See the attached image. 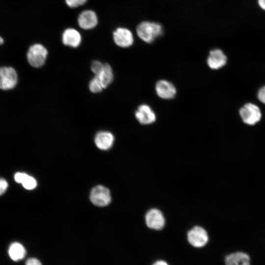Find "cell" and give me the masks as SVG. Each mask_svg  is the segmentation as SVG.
<instances>
[{
	"instance_id": "cell-7",
	"label": "cell",
	"mask_w": 265,
	"mask_h": 265,
	"mask_svg": "<svg viewBox=\"0 0 265 265\" xmlns=\"http://www.w3.org/2000/svg\"><path fill=\"white\" fill-rule=\"evenodd\" d=\"M115 43L120 47L127 48L133 43V36L130 30L125 27L117 28L113 33Z\"/></svg>"
},
{
	"instance_id": "cell-6",
	"label": "cell",
	"mask_w": 265,
	"mask_h": 265,
	"mask_svg": "<svg viewBox=\"0 0 265 265\" xmlns=\"http://www.w3.org/2000/svg\"><path fill=\"white\" fill-rule=\"evenodd\" d=\"M189 243L195 247H202L208 242L209 237L207 231L203 228L195 226L187 234Z\"/></svg>"
},
{
	"instance_id": "cell-19",
	"label": "cell",
	"mask_w": 265,
	"mask_h": 265,
	"mask_svg": "<svg viewBox=\"0 0 265 265\" xmlns=\"http://www.w3.org/2000/svg\"><path fill=\"white\" fill-rule=\"evenodd\" d=\"M89 87L90 90L93 93L100 92L103 89L99 79L96 76L90 81Z\"/></svg>"
},
{
	"instance_id": "cell-1",
	"label": "cell",
	"mask_w": 265,
	"mask_h": 265,
	"mask_svg": "<svg viewBox=\"0 0 265 265\" xmlns=\"http://www.w3.org/2000/svg\"><path fill=\"white\" fill-rule=\"evenodd\" d=\"M136 31L141 40L147 43H151L162 34L163 27L157 22L143 21L138 24Z\"/></svg>"
},
{
	"instance_id": "cell-25",
	"label": "cell",
	"mask_w": 265,
	"mask_h": 265,
	"mask_svg": "<svg viewBox=\"0 0 265 265\" xmlns=\"http://www.w3.org/2000/svg\"><path fill=\"white\" fill-rule=\"evenodd\" d=\"M257 3L259 6L265 11V0H257Z\"/></svg>"
},
{
	"instance_id": "cell-5",
	"label": "cell",
	"mask_w": 265,
	"mask_h": 265,
	"mask_svg": "<svg viewBox=\"0 0 265 265\" xmlns=\"http://www.w3.org/2000/svg\"><path fill=\"white\" fill-rule=\"evenodd\" d=\"M90 199L91 202L96 206H106L111 201L110 191L107 188L103 186H97L91 190Z\"/></svg>"
},
{
	"instance_id": "cell-14",
	"label": "cell",
	"mask_w": 265,
	"mask_h": 265,
	"mask_svg": "<svg viewBox=\"0 0 265 265\" xmlns=\"http://www.w3.org/2000/svg\"><path fill=\"white\" fill-rule=\"evenodd\" d=\"M62 39L65 45L76 48L80 45L81 37L78 31L74 28H69L63 32Z\"/></svg>"
},
{
	"instance_id": "cell-10",
	"label": "cell",
	"mask_w": 265,
	"mask_h": 265,
	"mask_svg": "<svg viewBox=\"0 0 265 265\" xmlns=\"http://www.w3.org/2000/svg\"><path fill=\"white\" fill-rule=\"evenodd\" d=\"M156 91L159 97L164 99H172L176 94L174 85L166 80H160L157 82Z\"/></svg>"
},
{
	"instance_id": "cell-18",
	"label": "cell",
	"mask_w": 265,
	"mask_h": 265,
	"mask_svg": "<svg viewBox=\"0 0 265 265\" xmlns=\"http://www.w3.org/2000/svg\"><path fill=\"white\" fill-rule=\"evenodd\" d=\"M8 254L12 260L18 261L24 258L26 254V250L22 244L15 242L10 244L8 249Z\"/></svg>"
},
{
	"instance_id": "cell-24",
	"label": "cell",
	"mask_w": 265,
	"mask_h": 265,
	"mask_svg": "<svg viewBox=\"0 0 265 265\" xmlns=\"http://www.w3.org/2000/svg\"><path fill=\"white\" fill-rule=\"evenodd\" d=\"M26 265H42V264L38 259L31 258L27 260Z\"/></svg>"
},
{
	"instance_id": "cell-23",
	"label": "cell",
	"mask_w": 265,
	"mask_h": 265,
	"mask_svg": "<svg viewBox=\"0 0 265 265\" xmlns=\"http://www.w3.org/2000/svg\"><path fill=\"white\" fill-rule=\"evenodd\" d=\"M258 98L263 103L265 104V86L262 87L258 92Z\"/></svg>"
},
{
	"instance_id": "cell-26",
	"label": "cell",
	"mask_w": 265,
	"mask_h": 265,
	"mask_svg": "<svg viewBox=\"0 0 265 265\" xmlns=\"http://www.w3.org/2000/svg\"><path fill=\"white\" fill-rule=\"evenodd\" d=\"M153 265H168V264L164 261L159 260L154 263Z\"/></svg>"
},
{
	"instance_id": "cell-13",
	"label": "cell",
	"mask_w": 265,
	"mask_h": 265,
	"mask_svg": "<svg viewBox=\"0 0 265 265\" xmlns=\"http://www.w3.org/2000/svg\"><path fill=\"white\" fill-rule=\"evenodd\" d=\"M226 265H251L250 258L246 253L237 251L225 257Z\"/></svg>"
},
{
	"instance_id": "cell-4",
	"label": "cell",
	"mask_w": 265,
	"mask_h": 265,
	"mask_svg": "<svg viewBox=\"0 0 265 265\" xmlns=\"http://www.w3.org/2000/svg\"><path fill=\"white\" fill-rule=\"evenodd\" d=\"M239 115L243 122L249 125H253L261 119L262 114L259 107L252 103L245 104L239 109Z\"/></svg>"
},
{
	"instance_id": "cell-11",
	"label": "cell",
	"mask_w": 265,
	"mask_h": 265,
	"mask_svg": "<svg viewBox=\"0 0 265 265\" xmlns=\"http://www.w3.org/2000/svg\"><path fill=\"white\" fill-rule=\"evenodd\" d=\"M79 26L83 29H90L95 27L98 23V18L94 11L87 10L82 11L78 19Z\"/></svg>"
},
{
	"instance_id": "cell-27",
	"label": "cell",
	"mask_w": 265,
	"mask_h": 265,
	"mask_svg": "<svg viewBox=\"0 0 265 265\" xmlns=\"http://www.w3.org/2000/svg\"><path fill=\"white\" fill-rule=\"evenodd\" d=\"M3 42V39L0 36V45L2 44Z\"/></svg>"
},
{
	"instance_id": "cell-16",
	"label": "cell",
	"mask_w": 265,
	"mask_h": 265,
	"mask_svg": "<svg viewBox=\"0 0 265 265\" xmlns=\"http://www.w3.org/2000/svg\"><path fill=\"white\" fill-rule=\"evenodd\" d=\"M14 179L16 182L22 184L24 187L26 189H33L37 186L36 180L25 173H16L14 175Z\"/></svg>"
},
{
	"instance_id": "cell-12",
	"label": "cell",
	"mask_w": 265,
	"mask_h": 265,
	"mask_svg": "<svg viewBox=\"0 0 265 265\" xmlns=\"http://www.w3.org/2000/svg\"><path fill=\"white\" fill-rule=\"evenodd\" d=\"M227 62V57L223 51L219 49H215L210 52L207 59V63L212 69H218L224 66Z\"/></svg>"
},
{
	"instance_id": "cell-8",
	"label": "cell",
	"mask_w": 265,
	"mask_h": 265,
	"mask_svg": "<svg viewBox=\"0 0 265 265\" xmlns=\"http://www.w3.org/2000/svg\"><path fill=\"white\" fill-rule=\"evenodd\" d=\"M145 221L147 226L153 229L160 230L165 224V219L162 213L159 210L152 209L146 214Z\"/></svg>"
},
{
	"instance_id": "cell-9",
	"label": "cell",
	"mask_w": 265,
	"mask_h": 265,
	"mask_svg": "<svg viewBox=\"0 0 265 265\" xmlns=\"http://www.w3.org/2000/svg\"><path fill=\"white\" fill-rule=\"evenodd\" d=\"M137 121L141 124H151L156 121V114L150 106L143 104L139 106L135 112Z\"/></svg>"
},
{
	"instance_id": "cell-17",
	"label": "cell",
	"mask_w": 265,
	"mask_h": 265,
	"mask_svg": "<svg viewBox=\"0 0 265 265\" xmlns=\"http://www.w3.org/2000/svg\"><path fill=\"white\" fill-rule=\"evenodd\" d=\"M96 76L99 79L103 88H106L113 80V75L112 69L108 64H104L103 68Z\"/></svg>"
},
{
	"instance_id": "cell-20",
	"label": "cell",
	"mask_w": 265,
	"mask_h": 265,
	"mask_svg": "<svg viewBox=\"0 0 265 265\" xmlns=\"http://www.w3.org/2000/svg\"><path fill=\"white\" fill-rule=\"evenodd\" d=\"M104 64L98 61H94L92 62L91 66L92 71L95 74L98 75L102 71Z\"/></svg>"
},
{
	"instance_id": "cell-15",
	"label": "cell",
	"mask_w": 265,
	"mask_h": 265,
	"mask_svg": "<svg viewBox=\"0 0 265 265\" xmlns=\"http://www.w3.org/2000/svg\"><path fill=\"white\" fill-rule=\"evenodd\" d=\"M114 140V136L111 133L108 132H101L96 134L95 143L99 149L105 150L111 147Z\"/></svg>"
},
{
	"instance_id": "cell-21",
	"label": "cell",
	"mask_w": 265,
	"mask_h": 265,
	"mask_svg": "<svg viewBox=\"0 0 265 265\" xmlns=\"http://www.w3.org/2000/svg\"><path fill=\"white\" fill-rule=\"evenodd\" d=\"M87 0H65L67 5L71 8L77 7L84 4Z\"/></svg>"
},
{
	"instance_id": "cell-2",
	"label": "cell",
	"mask_w": 265,
	"mask_h": 265,
	"mask_svg": "<svg viewBox=\"0 0 265 265\" xmlns=\"http://www.w3.org/2000/svg\"><path fill=\"white\" fill-rule=\"evenodd\" d=\"M47 55L48 51L44 46L40 44H35L29 48L26 57L31 66L39 68L44 64Z\"/></svg>"
},
{
	"instance_id": "cell-22",
	"label": "cell",
	"mask_w": 265,
	"mask_h": 265,
	"mask_svg": "<svg viewBox=\"0 0 265 265\" xmlns=\"http://www.w3.org/2000/svg\"><path fill=\"white\" fill-rule=\"evenodd\" d=\"M7 187L8 183L7 181L2 178H0V195L5 192Z\"/></svg>"
},
{
	"instance_id": "cell-3",
	"label": "cell",
	"mask_w": 265,
	"mask_h": 265,
	"mask_svg": "<svg viewBox=\"0 0 265 265\" xmlns=\"http://www.w3.org/2000/svg\"><path fill=\"white\" fill-rule=\"evenodd\" d=\"M18 82V75L12 67H0V89L9 90L13 89Z\"/></svg>"
}]
</instances>
